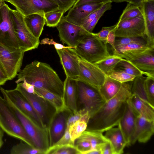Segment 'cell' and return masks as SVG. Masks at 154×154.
<instances>
[{"mask_svg":"<svg viewBox=\"0 0 154 154\" xmlns=\"http://www.w3.org/2000/svg\"><path fill=\"white\" fill-rule=\"evenodd\" d=\"M106 3H107L94 2L72 7L69 9L67 15L63 17L67 21L82 27L86 18L91 13Z\"/></svg>","mask_w":154,"mask_h":154,"instance_id":"18","label":"cell"},{"mask_svg":"<svg viewBox=\"0 0 154 154\" xmlns=\"http://www.w3.org/2000/svg\"><path fill=\"white\" fill-rule=\"evenodd\" d=\"M0 91L8 106L32 140L35 147L45 152L50 147L48 129L40 126L18 108L3 90L0 89Z\"/></svg>","mask_w":154,"mask_h":154,"instance_id":"3","label":"cell"},{"mask_svg":"<svg viewBox=\"0 0 154 154\" xmlns=\"http://www.w3.org/2000/svg\"><path fill=\"white\" fill-rule=\"evenodd\" d=\"M63 82L64 96L67 109L71 113H75L78 110L76 80L66 77Z\"/></svg>","mask_w":154,"mask_h":154,"instance_id":"23","label":"cell"},{"mask_svg":"<svg viewBox=\"0 0 154 154\" xmlns=\"http://www.w3.org/2000/svg\"><path fill=\"white\" fill-rule=\"evenodd\" d=\"M115 29L109 32L106 38L107 43L109 44L112 46L113 50L115 49V42L116 38Z\"/></svg>","mask_w":154,"mask_h":154,"instance_id":"48","label":"cell"},{"mask_svg":"<svg viewBox=\"0 0 154 154\" xmlns=\"http://www.w3.org/2000/svg\"><path fill=\"white\" fill-rule=\"evenodd\" d=\"M117 55L130 62L143 75L154 77V47L127 51Z\"/></svg>","mask_w":154,"mask_h":154,"instance_id":"9","label":"cell"},{"mask_svg":"<svg viewBox=\"0 0 154 154\" xmlns=\"http://www.w3.org/2000/svg\"><path fill=\"white\" fill-rule=\"evenodd\" d=\"M129 98L127 101L124 114L118 126L124 137L127 146L131 145V140L134 131L137 116L131 106Z\"/></svg>","mask_w":154,"mask_h":154,"instance_id":"20","label":"cell"},{"mask_svg":"<svg viewBox=\"0 0 154 154\" xmlns=\"http://www.w3.org/2000/svg\"><path fill=\"white\" fill-rule=\"evenodd\" d=\"M4 133L3 130L0 129V149L3 144V137Z\"/></svg>","mask_w":154,"mask_h":154,"instance_id":"55","label":"cell"},{"mask_svg":"<svg viewBox=\"0 0 154 154\" xmlns=\"http://www.w3.org/2000/svg\"><path fill=\"white\" fill-rule=\"evenodd\" d=\"M144 84L148 101L151 105L154 107V77H146Z\"/></svg>","mask_w":154,"mask_h":154,"instance_id":"41","label":"cell"},{"mask_svg":"<svg viewBox=\"0 0 154 154\" xmlns=\"http://www.w3.org/2000/svg\"><path fill=\"white\" fill-rule=\"evenodd\" d=\"M100 8L91 13L86 18L82 26L85 29L94 18L98 12Z\"/></svg>","mask_w":154,"mask_h":154,"instance_id":"50","label":"cell"},{"mask_svg":"<svg viewBox=\"0 0 154 154\" xmlns=\"http://www.w3.org/2000/svg\"><path fill=\"white\" fill-rule=\"evenodd\" d=\"M111 2H114L116 3H120L123 2H128V0H111Z\"/></svg>","mask_w":154,"mask_h":154,"instance_id":"57","label":"cell"},{"mask_svg":"<svg viewBox=\"0 0 154 154\" xmlns=\"http://www.w3.org/2000/svg\"><path fill=\"white\" fill-rule=\"evenodd\" d=\"M24 20L28 29L36 38H39L45 24L44 15L35 13L24 17Z\"/></svg>","mask_w":154,"mask_h":154,"instance_id":"27","label":"cell"},{"mask_svg":"<svg viewBox=\"0 0 154 154\" xmlns=\"http://www.w3.org/2000/svg\"><path fill=\"white\" fill-rule=\"evenodd\" d=\"M75 140H85L89 142L91 144V150L96 149H99L102 145L109 141L103 133L87 129Z\"/></svg>","mask_w":154,"mask_h":154,"instance_id":"29","label":"cell"},{"mask_svg":"<svg viewBox=\"0 0 154 154\" xmlns=\"http://www.w3.org/2000/svg\"><path fill=\"white\" fill-rule=\"evenodd\" d=\"M56 27L62 43L74 48L83 36L88 32L82 26L67 21L63 16Z\"/></svg>","mask_w":154,"mask_h":154,"instance_id":"12","label":"cell"},{"mask_svg":"<svg viewBox=\"0 0 154 154\" xmlns=\"http://www.w3.org/2000/svg\"><path fill=\"white\" fill-rule=\"evenodd\" d=\"M131 106L137 116L154 121V107L136 94H132L129 98Z\"/></svg>","mask_w":154,"mask_h":154,"instance_id":"24","label":"cell"},{"mask_svg":"<svg viewBox=\"0 0 154 154\" xmlns=\"http://www.w3.org/2000/svg\"><path fill=\"white\" fill-rule=\"evenodd\" d=\"M66 145H75V143L71 139L69 128H66L65 132L63 136L56 143L52 146H58Z\"/></svg>","mask_w":154,"mask_h":154,"instance_id":"46","label":"cell"},{"mask_svg":"<svg viewBox=\"0 0 154 154\" xmlns=\"http://www.w3.org/2000/svg\"><path fill=\"white\" fill-rule=\"evenodd\" d=\"M142 14L140 6L128 3L123 11L118 22L133 19Z\"/></svg>","mask_w":154,"mask_h":154,"instance_id":"35","label":"cell"},{"mask_svg":"<svg viewBox=\"0 0 154 154\" xmlns=\"http://www.w3.org/2000/svg\"><path fill=\"white\" fill-rule=\"evenodd\" d=\"M35 92L48 102L55 109L56 112L67 109L64 97L43 88H35Z\"/></svg>","mask_w":154,"mask_h":154,"instance_id":"26","label":"cell"},{"mask_svg":"<svg viewBox=\"0 0 154 154\" xmlns=\"http://www.w3.org/2000/svg\"><path fill=\"white\" fill-rule=\"evenodd\" d=\"M94 2H104L106 3H112L111 0H77L72 7H75L84 4Z\"/></svg>","mask_w":154,"mask_h":154,"instance_id":"49","label":"cell"},{"mask_svg":"<svg viewBox=\"0 0 154 154\" xmlns=\"http://www.w3.org/2000/svg\"><path fill=\"white\" fill-rule=\"evenodd\" d=\"M64 13L63 11H59L45 13L44 17L46 26L50 27H56L60 21Z\"/></svg>","mask_w":154,"mask_h":154,"instance_id":"38","label":"cell"},{"mask_svg":"<svg viewBox=\"0 0 154 154\" xmlns=\"http://www.w3.org/2000/svg\"><path fill=\"white\" fill-rule=\"evenodd\" d=\"M123 59L113 54L94 64L106 76H109L114 70L117 64Z\"/></svg>","mask_w":154,"mask_h":154,"instance_id":"30","label":"cell"},{"mask_svg":"<svg viewBox=\"0 0 154 154\" xmlns=\"http://www.w3.org/2000/svg\"><path fill=\"white\" fill-rule=\"evenodd\" d=\"M25 53L20 48L7 47L0 43V65L8 80L13 79L21 70Z\"/></svg>","mask_w":154,"mask_h":154,"instance_id":"8","label":"cell"},{"mask_svg":"<svg viewBox=\"0 0 154 154\" xmlns=\"http://www.w3.org/2000/svg\"><path fill=\"white\" fill-rule=\"evenodd\" d=\"M115 69L118 70L135 77L143 75V73L131 63L123 58L117 65Z\"/></svg>","mask_w":154,"mask_h":154,"instance_id":"33","label":"cell"},{"mask_svg":"<svg viewBox=\"0 0 154 154\" xmlns=\"http://www.w3.org/2000/svg\"><path fill=\"white\" fill-rule=\"evenodd\" d=\"M71 113L66 109L59 112L55 111L54 113L48 128L50 147L56 143L64 134L68 118Z\"/></svg>","mask_w":154,"mask_h":154,"instance_id":"17","label":"cell"},{"mask_svg":"<svg viewBox=\"0 0 154 154\" xmlns=\"http://www.w3.org/2000/svg\"><path fill=\"white\" fill-rule=\"evenodd\" d=\"M117 26L116 23L115 25L110 26L103 27L97 33H93V35L105 44L107 45L106 38L109 32L115 29Z\"/></svg>","mask_w":154,"mask_h":154,"instance_id":"44","label":"cell"},{"mask_svg":"<svg viewBox=\"0 0 154 154\" xmlns=\"http://www.w3.org/2000/svg\"><path fill=\"white\" fill-rule=\"evenodd\" d=\"M131 85L122 83L117 94L106 102L90 118L86 129L103 133L118 126L124 114L127 101L131 97Z\"/></svg>","mask_w":154,"mask_h":154,"instance_id":"1","label":"cell"},{"mask_svg":"<svg viewBox=\"0 0 154 154\" xmlns=\"http://www.w3.org/2000/svg\"><path fill=\"white\" fill-rule=\"evenodd\" d=\"M76 80L77 97L83 108L88 112L90 117L106 102L98 88L82 80Z\"/></svg>","mask_w":154,"mask_h":154,"instance_id":"6","label":"cell"},{"mask_svg":"<svg viewBox=\"0 0 154 154\" xmlns=\"http://www.w3.org/2000/svg\"><path fill=\"white\" fill-rule=\"evenodd\" d=\"M104 135L110 142L114 154H121L127 146V143L120 128L114 127L106 131Z\"/></svg>","mask_w":154,"mask_h":154,"instance_id":"25","label":"cell"},{"mask_svg":"<svg viewBox=\"0 0 154 154\" xmlns=\"http://www.w3.org/2000/svg\"><path fill=\"white\" fill-rule=\"evenodd\" d=\"M116 37H146L145 22L142 14L133 19L116 23Z\"/></svg>","mask_w":154,"mask_h":154,"instance_id":"14","label":"cell"},{"mask_svg":"<svg viewBox=\"0 0 154 154\" xmlns=\"http://www.w3.org/2000/svg\"><path fill=\"white\" fill-rule=\"evenodd\" d=\"M150 0H143V2L148 1H150Z\"/></svg>","mask_w":154,"mask_h":154,"instance_id":"59","label":"cell"},{"mask_svg":"<svg viewBox=\"0 0 154 154\" xmlns=\"http://www.w3.org/2000/svg\"><path fill=\"white\" fill-rule=\"evenodd\" d=\"M56 50L66 77L77 79L79 74V57L75 48L67 46Z\"/></svg>","mask_w":154,"mask_h":154,"instance_id":"16","label":"cell"},{"mask_svg":"<svg viewBox=\"0 0 154 154\" xmlns=\"http://www.w3.org/2000/svg\"><path fill=\"white\" fill-rule=\"evenodd\" d=\"M109 76L121 83L133 81L135 77L124 71L116 69H114Z\"/></svg>","mask_w":154,"mask_h":154,"instance_id":"43","label":"cell"},{"mask_svg":"<svg viewBox=\"0 0 154 154\" xmlns=\"http://www.w3.org/2000/svg\"><path fill=\"white\" fill-rule=\"evenodd\" d=\"M150 47H154L139 43H131L115 47L113 50V54L119 55L126 51Z\"/></svg>","mask_w":154,"mask_h":154,"instance_id":"40","label":"cell"},{"mask_svg":"<svg viewBox=\"0 0 154 154\" xmlns=\"http://www.w3.org/2000/svg\"><path fill=\"white\" fill-rule=\"evenodd\" d=\"M10 0H0V2H8Z\"/></svg>","mask_w":154,"mask_h":154,"instance_id":"58","label":"cell"},{"mask_svg":"<svg viewBox=\"0 0 154 154\" xmlns=\"http://www.w3.org/2000/svg\"><path fill=\"white\" fill-rule=\"evenodd\" d=\"M90 118L88 112L84 109L78 110L75 113H71L68 118L66 128H69L70 125L79 120H84L88 122Z\"/></svg>","mask_w":154,"mask_h":154,"instance_id":"39","label":"cell"},{"mask_svg":"<svg viewBox=\"0 0 154 154\" xmlns=\"http://www.w3.org/2000/svg\"><path fill=\"white\" fill-rule=\"evenodd\" d=\"M145 78L146 77L143 75L135 77L132 81L131 92L132 94L136 95L149 104L147 100L145 90L144 82Z\"/></svg>","mask_w":154,"mask_h":154,"instance_id":"32","label":"cell"},{"mask_svg":"<svg viewBox=\"0 0 154 154\" xmlns=\"http://www.w3.org/2000/svg\"><path fill=\"white\" fill-rule=\"evenodd\" d=\"M154 133V121L137 116L134 131L131 138V145L137 141L145 143L151 138Z\"/></svg>","mask_w":154,"mask_h":154,"instance_id":"21","label":"cell"},{"mask_svg":"<svg viewBox=\"0 0 154 154\" xmlns=\"http://www.w3.org/2000/svg\"><path fill=\"white\" fill-rule=\"evenodd\" d=\"M0 89L4 91L11 100L18 108L29 116L41 127L46 128L44 126L41 120L31 105L18 91L15 88L9 90H6L1 87H0Z\"/></svg>","mask_w":154,"mask_h":154,"instance_id":"19","label":"cell"},{"mask_svg":"<svg viewBox=\"0 0 154 154\" xmlns=\"http://www.w3.org/2000/svg\"><path fill=\"white\" fill-rule=\"evenodd\" d=\"M58 5L59 11H63L64 13L72 7L77 0H51Z\"/></svg>","mask_w":154,"mask_h":154,"instance_id":"45","label":"cell"},{"mask_svg":"<svg viewBox=\"0 0 154 154\" xmlns=\"http://www.w3.org/2000/svg\"><path fill=\"white\" fill-rule=\"evenodd\" d=\"M0 127L8 135L35 147L33 143L4 99L0 95Z\"/></svg>","mask_w":154,"mask_h":154,"instance_id":"5","label":"cell"},{"mask_svg":"<svg viewBox=\"0 0 154 154\" xmlns=\"http://www.w3.org/2000/svg\"><path fill=\"white\" fill-rule=\"evenodd\" d=\"M122 83L109 76H106L103 84L99 88L102 96L106 101L112 99L118 93Z\"/></svg>","mask_w":154,"mask_h":154,"instance_id":"28","label":"cell"},{"mask_svg":"<svg viewBox=\"0 0 154 154\" xmlns=\"http://www.w3.org/2000/svg\"><path fill=\"white\" fill-rule=\"evenodd\" d=\"M111 3H106L101 7L99 9L97 14L94 18L91 21L85 29L88 32H92V31L98 20L106 11L111 10L112 8Z\"/></svg>","mask_w":154,"mask_h":154,"instance_id":"42","label":"cell"},{"mask_svg":"<svg viewBox=\"0 0 154 154\" xmlns=\"http://www.w3.org/2000/svg\"><path fill=\"white\" fill-rule=\"evenodd\" d=\"M24 17L38 13L59 11L58 6L51 0H10L8 2Z\"/></svg>","mask_w":154,"mask_h":154,"instance_id":"11","label":"cell"},{"mask_svg":"<svg viewBox=\"0 0 154 154\" xmlns=\"http://www.w3.org/2000/svg\"><path fill=\"white\" fill-rule=\"evenodd\" d=\"M99 149L101 154H114L112 147L109 141L102 145Z\"/></svg>","mask_w":154,"mask_h":154,"instance_id":"47","label":"cell"},{"mask_svg":"<svg viewBox=\"0 0 154 154\" xmlns=\"http://www.w3.org/2000/svg\"><path fill=\"white\" fill-rule=\"evenodd\" d=\"M86 154H101V152L99 149H96L89 151Z\"/></svg>","mask_w":154,"mask_h":154,"instance_id":"54","label":"cell"},{"mask_svg":"<svg viewBox=\"0 0 154 154\" xmlns=\"http://www.w3.org/2000/svg\"><path fill=\"white\" fill-rule=\"evenodd\" d=\"M45 154H79L75 145H66L51 146L45 151Z\"/></svg>","mask_w":154,"mask_h":154,"instance_id":"36","label":"cell"},{"mask_svg":"<svg viewBox=\"0 0 154 154\" xmlns=\"http://www.w3.org/2000/svg\"><path fill=\"white\" fill-rule=\"evenodd\" d=\"M81 59L95 63L109 56L107 45L93 34L88 32L85 35L75 48Z\"/></svg>","mask_w":154,"mask_h":154,"instance_id":"4","label":"cell"},{"mask_svg":"<svg viewBox=\"0 0 154 154\" xmlns=\"http://www.w3.org/2000/svg\"><path fill=\"white\" fill-rule=\"evenodd\" d=\"M15 89L18 91L31 105L41 120L44 127L48 129L52 116L49 113V103L45 99L35 93L28 92L22 86L20 83L17 84Z\"/></svg>","mask_w":154,"mask_h":154,"instance_id":"13","label":"cell"},{"mask_svg":"<svg viewBox=\"0 0 154 154\" xmlns=\"http://www.w3.org/2000/svg\"><path fill=\"white\" fill-rule=\"evenodd\" d=\"M149 43L154 47V0L143 2L140 6Z\"/></svg>","mask_w":154,"mask_h":154,"instance_id":"22","label":"cell"},{"mask_svg":"<svg viewBox=\"0 0 154 154\" xmlns=\"http://www.w3.org/2000/svg\"><path fill=\"white\" fill-rule=\"evenodd\" d=\"M23 88L28 93H35V87L32 85L27 83L25 80L20 82Z\"/></svg>","mask_w":154,"mask_h":154,"instance_id":"51","label":"cell"},{"mask_svg":"<svg viewBox=\"0 0 154 154\" xmlns=\"http://www.w3.org/2000/svg\"><path fill=\"white\" fill-rule=\"evenodd\" d=\"M131 43H137L152 47L148 43L146 37H116L115 47Z\"/></svg>","mask_w":154,"mask_h":154,"instance_id":"37","label":"cell"},{"mask_svg":"<svg viewBox=\"0 0 154 154\" xmlns=\"http://www.w3.org/2000/svg\"><path fill=\"white\" fill-rule=\"evenodd\" d=\"M2 2H0V6L1 5V4L2 3Z\"/></svg>","mask_w":154,"mask_h":154,"instance_id":"60","label":"cell"},{"mask_svg":"<svg viewBox=\"0 0 154 154\" xmlns=\"http://www.w3.org/2000/svg\"><path fill=\"white\" fill-rule=\"evenodd\" d=\"M88 122L82 120L76 121L69 127V131L71 140L75 143V140L79 137L86 130Z\"/></svg>","mask_w":154,"mask_h":154,"instance_id":"34","label":"cell"},{"mask_svg":"<svg viewBox=\"0 0 154 154\" xmlns=\"http://www.w3.org/2000/svg\"><path fill=\"white\" fill-rule=\"evenodd\" d=\"M45 151L32 147L22 141L14 146L10 150L11 154H45Z\"/></svg>","mask_w":154,"mask_h":154,"instance_id":"31","label":"cell"},{"mask_svg":"<svg viewBox=\"0 0 154 154\" xmlns=\"http://www.w3.org/2000/svg\"><path fill=\"white\" fill-rule=\"evenodd\" d=\"M8 80L7 76L0 65V86L4 85Z\"/></svg>","mask_w":154,"mask_h":154,"instance_id":"52","label":"cell"},{"mask_svg":"<svg viewBox=\"0 0 154 154\" xmlns=\"http://www.w3.org/2000/svg\"><path fill=\"white\" fill-rule=\"evenodd\" d=\"M54 47L56 50H60L66 48V47L62 45L56 43L54 45Z\"/></svg>","mask_w":154,"mask_h":154,"instance_id":"56","label":"cell"},{"mask_svg":"<svg viewBox=\"0 0 154 154\" xmlns=\"http://www.w3.org/2000/svg\"><path fill=\"white\" fill-rule=\"evenodd\" d=\"M17 84L25 80L35 88H43L64 97V82L48 64L34 61L18 73Z\"/></svg>","mask_w":154,"mask_h":154,"instance_id":"2","label":"cell"},{"mask_svg":"<svg viewBox=\"0 0 154 154\" xmlns=\"http://www.w3.org/2000/svg\"><path fill=\"white\" fill-rule=\"evenodd\" d=\"M14 32L20 48L25 52L38 48L39 38L29 31L24 20V16L17 10L11 9Z\"/></svg>","mask_w":154,"mask_h":154,"instance_id":"7","label":"cell"},{"mask_svg":"<svg viewBox=\"0 0 154 154\" xmlns=\"http://www.w3.org/2000/svg\"><path fill=\"white\" fill-rule=\"evenodd\" d=\"M11 9L5 2L0 6V43L7 47L20 48L11 19Z\"/></svg>","mask_w":154,"mask_h":154,"instance_id":"10","label":"cell"},{"mask_svg":"<svg viewBox=\"0 0 154 154\" xmlns=\"http://www.w3.org/2000/svg\"><path fill=\"white\" fill-rule=\"evenodd\" d=\"M106 75L94 63L79 57V74L77 79L99 88L105 81Z\"/></svg>","mask_w":154,"mask_h":154,"instance_id":"15","label":"cell"},{"mask_svg":"<svg viewBox=\"0 0 154 154\" xmlns=\"http://www.w3.org/2000/svg\"><path fill=\"white\" fill-rule=\"evenodd\" d=\"M143 2V0H128V3L135 5L140 6Z\"/></svg>","mask_w":154,"mask_h":154,"instance_id":"53","label":"cell"}]
</instances>
